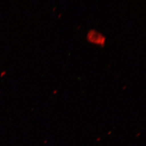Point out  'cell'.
Listing matches in <instances>:
<instances>
[{
    "mask_svg": "<svg viewBox=\"0 0 146 146\" xmlns=\"http://www.w3.org/2000/svg\"><path fill=\"white\" fill-rule=\"evenodd\" d=\"M86 39L89 43L102 47L104 46L106 42V37L101 33L93 29L87 32Z\"/></svg>",
    "mask_w": 146,
    "mask_h": 146,
    "instance_id": "1",
    "label": "cell"
}]
</instances>
